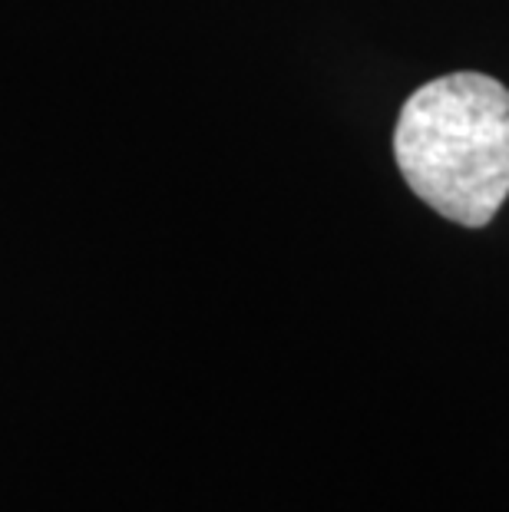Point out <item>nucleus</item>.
I'll list each match as a JSON object with an SVG mask.
<instances>
[{
	"instance_id": "f257e3e1",
	"label": "nucleus",
	"mask_w": 509,
	"mask_h": 512,
	"mask_svg": "<svg viewBox=\"0 0 509 512\" xmlns=\"http://www.w3.org/2000/svg\"><path fill=\"white\" fill-rule=\"evenodd\" d=\"M394 159L443 219L490 225L509 195V90L486 73H447L420 86L400 110Z\"/></svg>"
}]
</instances>
